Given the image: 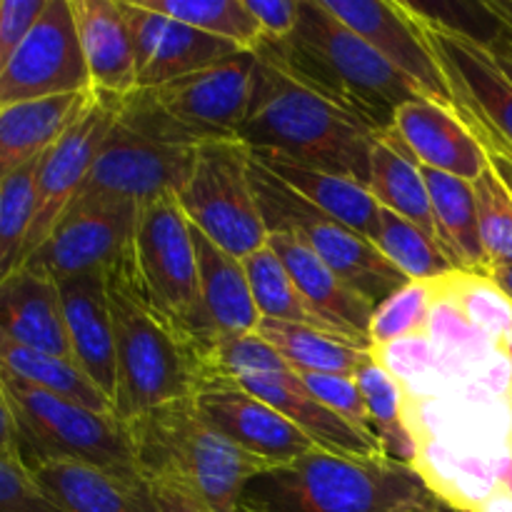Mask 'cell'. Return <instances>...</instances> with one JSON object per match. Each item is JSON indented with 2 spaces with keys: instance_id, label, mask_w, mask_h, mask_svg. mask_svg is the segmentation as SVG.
Here are the masks:
<instances>
[{
  "instance_id": "6da1fadb",
  "label": "cell",
  "mask_w": 512,
  "mask_h": 512,
  "mask_svg": "<svg viewBox=\"0 0 512 512\" xmlns=\"http://www.w3.org/2000/svg\"><path fill=\"white\" fill-rule=\"evenodd\" d=\"M253 98L238 140L250 153L278 155L308 168L345 175L368 188L370 153L380 130L313 85L295 78L280 60L255 50Z\"/></svg>"
},
{
  "instance_id": "7a4b0ae2",
  "label": "cell",
  "mask_w": 512,
  "mask_h": 512,
  "mask_svg": "<svg viewBox=\"0 0 512 512\" xmlns=\"http://www.w3.org/2000/svg\"><path fill=\"white\" fill-rule=\"evenodd\" d=\"M105 290L118 363L115 415L128 423L173 400L195 398L213 380L208 355L150 305L133 250L105 270Z\"/></svg>"
},
{
  "instance_id": "3957f363",
  "label": "cell",
  "mask_w": 512,
  "mask_h": 512,
  "mask_svg": "<svg viewBox=\"0 0 512 512\" xmlns=\"http://www.w3.org/2000/svg\"><path fill=\"white\" fill-rule=\"evenodd\" d=\"M445 503L423 470L390 458L313 448L245 485V512H435Z\"/></svg>"
},
{
  "instance_id": "277c9868",
  "label": "cell",
  "mask_w": 512,
  "mask_h": 512,
  "mask_svg": "<svg viewBox=\"0 0 512 512\" xmlns=\"http://www.w3.org/2000/svg\"><path fill=\"white\" fill-rule=\"evenodd\" d=\"M258 48L380 133L393 128L400 105L423 98L368 40L335 18L323 0H300L293 35L278 43L263 40Z\"/></svg>"
},
{
  "instance_id": "5b68a950",
  "label": "cell",
  "mask_w": 512,
  "mask_h": 512,
  "mask_svg": "<svg viewBox=\"0 0 512 512\" xmlns=\"http://www.w3.org/2000/svg\"><path fill=\"white\" fill-rule=\"evenodd\" d=\"M125 425L140 478L185 490L208 512H240L245 485L270 468L213 428L195 398L165 403Z\"/></svg>"
},
{
  "instance_id": "8992f818",
  "label": "cell",
  "mask_w": 512,
  "mask_h": 512,
  "mask_svg": "<svg viewBox=\"0 0 512 512\" xmlns=\"http://www.w3.org/2000/svg\"><path fill=\"white\" fill-rule=\"evenodd\" d=\"M0 385L13 410L25 465L75 460L118 475H140L128 425L68 398L33 388L0 368Z\"/></svg>"
},
{
  "instance_id": "52a82bcc",
  "label": "cell",
  "mask_w": 512,
  "mask_h": 512,
  "mask_svg": "<svg viewBox=\"0 0 512 512\" xmlns=\"http://www.w3.org/2000/svg\"><path fill=\"white\" fill-rule=\"evenodd\" d=\"M133 260L150 305L210 355L218 333L200 298L193 233L178 195H163L140 205Z\"/></svg>"
},
{
  "instance_id": "ba28073f",
  "label": "cell",
  "mask_w": 512,
  "mask_h": 512,
  "mask_svg": "<svg viewBox=\"0 0 512 512\" xmlns=\"http://www.w3.org/2000/svg\"><path fill=\"white\" fill-rule=\"evenodd\" d=\"M250 178H253L255 198H258L268 235L290 233L303 240L310 250H315L318 258H323L345 283L353 285L375 308L395 290L410 283L380 253L378 245L308 203L278 175L270 173L258 158H253V153H250Z\"/></svg>"
},
{
  "instance_id": "9c48e42d",
  "label": "cell",
  "mask_w": 512,
  "mask_h": 512,
  "mask_svg": "<svg viewBox=\"0 0 512 512\" xmlns=\"http://www.w3.org/2000/svg\"><path fill=\"white\" fill-rule=\"evenodd\" d=\"M178 203L190 225L233 258L245 260L268 243L250 178V150L238 138L200 145Z\"/></svg>"
},
{
  "instance_id": "30bf717a",
  "label": "cell",
  "mask_w": 512,
  "mask_h": 512,
  "mask_svg": "<svg viewBox=\"0 0 512 512\" xmlns=\"http://www.w3.org/2000/svg\"><path fill=\"white\" fill-rule=\"evenodd\" d=\"M138 208V203L110 195H78L23 265L55 283L83 273H105L133 250Z\"/></svg>"
},
{
  "instance_id": "8fae6325",
  "label": "cell",
  "mask_w": 512,
  "mask_h": 512,
  "mask_svg": "<svg viewBox=\"0 0 512 512\" xmlns=\"http://www.w3.org/2000/svg\"><path fill=\"white\" fill-rule=\"evenodd\" d=\"M93 90L70 0H48L0 75V108Z\"/></svg>"
},
{
  "instance_id": "7c38bea8",
  "label": "cell",
  "mask_w": 512,
  "mask_h": 512,
  "mask_svg": "<svg viewBox=\"0 0 512 512\" xmlns=\"http://www.w3.org/2000/svg\"><path fill=\"white\" fill-rule=\"evenodd\" d=\"M458 103V113L485 148L512 153V80L485 45L420 18Z\"/></svg>"
},
{
  "instance_id": "4fadbf2b",
  "label": "cell",
  "mask_w": 512,
  "mask_h": 512,
  "mask_svg": "<svg viewBox=\"0 0 512 512\" xmlns=\"http://www.w3.org/2000/svg\"><path fill=\"white\" fill-rule=\"evenodd\" d=\"M325 8L350 30L368 40L425 100L458 113L448 78L438 63L428 33L408 3L393 0H323ZM460 115V113H458Z\"/></svg>"
},
{
  "instance_id": "5bb4252c",
  "label": "cell",
  "mask_w": 512,
  "mask_h": 512,
  "mask_svg": "<svg viewBox=\"0 0 512 512\" xmlns=\"http://www.w3.org/2000/svg\"><path fill=\"white\" fill-rule=\"evenodd\" d=\"M195 155L198 148L153 143L115 120L78 195H110L138 205L180 195L193 173Z\"/></svg>"
},
{
  "instance_id": "9a60e30c",
  "label": "cell",
  "mask_w": 512,
  "mask_h": 512,
  "mask_svg": "<svg viewBox=\"0 0 512 512\" xmlns=\"http://www.w3.org/2000/svg\"><path fill=\"white\" fill-rule=\"evenodd\" d=\"M120 98L123 95L98 93L83 118L40 155L35 173V218L25 240L23 263L45 243L60 215L83 188L100 145L118 120Z\"/></svg>"
},
{
  "instance_id": "2e32d148",
  "label": "cell",
  "mask_w": 512,
  "mask_h": 512,
  "mask_svg": "<svg viewBox=\"0 0 512 512\" xmlns=\"http://www.w3.org/2000/svg\"><path fill=\"white\" fill-rule=\"evenodd\" d=\"M255 63V50H238L210 68L150 90L180 123L213 140L238 138L253 98Z\"/></svg>"
},
{
  "instance_id": "e0dca14e",
  "label": "cell",
  "mask_w": 512,
  "mask_h": 512,
  "mask_svg": "<svg viewBox=\"0 0 512 512\" xmlns=\"http://www.w3.org/2000/svg\"><path fill=\"white\" fill-rule=\"evenodd\" d=\"M130 28L138 88H160L238 53V45L215 38L188 23L143 8L138 0H120Z\"/></svg>"
},
{
  "instance_id": "ac0fdd59",
  "label": "cell",
  "mask_w": 512,
  "mask_h": 512,
  "mask_svg": "<svg viewBox=\"0 0 512 512\" xmlns=\"http://www.w3.org/2000/svg\"><path fill=\"white\" fill-rule=\"evenodd\" d=\"M195 405L230 443L253 458H260L270 468L293 463L315 448L285 415L248 393L238 380H210L198 390Z\"/></svg>"
},
{
  "instance_id": "d6986e66",
  "label": "cell",
  "mask_w": 512,
  "mask_h": 512,
  "mask_svg": "<svg viewBox=\"0 0 512 512\" xmlns=\"http://www.w3.org/2000/svg\"><path fill=\"white\" fill-rule=\"evenodd\" d=\"M238 383L255 398L285 415L315 448L335 455H353V458H385L380 440L375 435H365L328 405L320 403L305 388L295 368L288 373L250 375V378H240Z\"/></svg>"
},
{
  "instance_id": "ffe728a7",
  "label": "cell",
  "mask_w": 512,
  "mask_h": 512,
  "mask_svg": "<svg viewBox=\"0 0 512 512\" xmlns=\"http://www.w3.org/2000/svg\"><path fill=\"white\" fill-rule=\"evenodd\" d=\"M393 130L408 145L420 165L458 175L463 180H478L488 170V150L480 143L463 115L433 103V100H410L395 113Z\"/></svg>"
},
{
  "instance_id": "44dd1931",
  "label": "cell",
  "mask_w": 512,
  "mask_h": 512,
  "mask_svg": "<svg viewBox=\"0 0 512 512\" xmlns=\"http://www.w3.org/2000/svg\"><path fill=\"white\" fill-rule=\"evenodd\" d=\"M268 245L283 260L290 278L295 280L310 310L333 333L345 335V338H353L355 343L373 348L368 338V328L375 305L370 300H365L353 285L345 283L323 258L315 255V250H310L295 235L270 233Z\"/></svg>"
},
{
  "instance_id": "7402d4cb",
  "label": "cell",
  "mask_w": 512,
  "mask_h": 512,
  "mask_svg": "<svg viewBox=\"0 0 512 512\" xmlns=\"http://www.w3.org/2000/svg\"><path fill=\"white\" fill-rule=\"evenodd\" d=\"M38 488L63 512H163L153 485L75 460L28 465Z\"/></svg>"
},
{
  "instance_id": "603a6c76",
  "label": "cell",
  "mask_w": 512,
  "mask_h": 512,
  "mask_svg": "<svg viewBox=\"0 0 512 512\" xmlns=\"http://www.w3.org/2000/svg\"><path fill=\"white\" fill-rule=\"evenodd\" d=\"M58 290L73 360L113 403L118 388V363L105 273H83L60 280Z\"/></svg>"
},
{
  "instance_id": "cb8c5ba5",
  "label": "cell",
  "mask_w": 512,
  "mask_h": 512,
  "mask_svg": "<svg viewBox=\"0 0 512 512\" xmlns=\"http://www.w3.org/2000/svg\"><path fill=\"white\" fill-rule=\"evenodd\" d=\"M0 333L25 348L73 360L58 283L25 265L0 280Z\"/></svg>"
},
{
  "instance_id": "d4e9b609",
  "label": "cell",
  "mask_w": 512,
  "mask_h": 512,
  "mask_svg": "<svg viewBox=\"0 0 512 512\" xmlns=\"http://www.w3.org/2000/svg\"><path fill=\"white\" fill-rule=\"evenodd\" d=\"M98 93L53 95L0 108V180L38 160L95 103Z\"/></svg>"
},
{
  "instance_id": "484cf974",
  "label": "cell",
  "mask_w": 512,
  "mask_h": 512,
  "mask_svg": "<svg viewBox=\"0 0 512 512\" xmlns=\"http://www.w3.org/2000/svg\"><path fill=\"white\" fill-rule=\"evenodd\" d=\"M90 83L98 93L128 95L138 88L135 53L120 0H70Z\"/></svg>"
},
{
  "instance_id": "4316f807",
  "label": "cell",
  "mask_w": 512,
  "mask_h": 512,
  "mask_svg": "<svg viewBox=\"0 0 512 512\" xmlns=\"http://www.w3.org/2000/svg\"><path fill=\"white\" fill-rule=\"evenodd\" d=\"M253 158H258L270 173L278 175L285 185H290L295 193L303 195L308 203L323 210L325 215L360 233L370 243L378 240L380 205L373 198V193L358 180L308 168V165L293 163V160L278 158V155L253 153Z\"/></svg>"
},
{
  "instance_id": "83f0119b",
  "label": "cell",
  "mask_w": 512,
  "mask_h": 512,
  "mask_svg": "<svg viewBox=\"0 0 512 512\" xmlns=\"http://www.w3.org/2000/svg\"><path fill=\"white\" fill-rule=\"evenodd\" d=\"M190 233H193L195 260H198L200 298L218 338L233 333H255L263 318L255 308L243 260L225 253L193 225Z\"/></svg>"
},
{
  "instance_id": "f1b7e54d",
  "label": "cell",
  "mask_w": 512,
  "mask_h": 512,
  "mask_svg": "<svg viewBox=\"0 0 512 512\" xmlns=\"http://www.w3.org/2000/svg\"><path fill=\"white\" fill-rule=\"evenodd\" d=\"M420 168H423L425 185H428L430 210H433L440 248L445 250L455 270L485 278L488 260H485L483 243H480L478 203H475L473 183L458 178V175L440 173L428 165H420Z\"/></svg>"
},
{
  "instance_id": "f546056e",
  "label": "cell",
  "mask_w": 512,
  "mask_h": 512,
  "mask_svg": "<svg viewBox=\"0 0 512 512\" xmlns=\"http://www.w3.org/2000/svg\"><path fill=\"white\" fill-rule=\"evenodd\" d=\"M368 190L378 205L410 220L420 230L438 240L430 210L428 185H425L420 160L408 150L393 128L378 135L370 153ZM440 245V243H438Z\"/></svg>"
},
{
  "instance_id": "4dcf8cb0",
  "label": "cell",
  "mask_w": 512,
  "mask_h": 512,
  "mask_svg": "<svg viewBox=\"0 0 512 512\" xmlns=\"http://www.w3.org/2000/svg\"><path fill=\"white\" fill-rule=\"evenodd\" d=\"M258 333L300 373L355 375L375 358V350L368 345L308 325L260 320Z\"/></svg>"
},
{
  "instance_id": "1f68e13d",
  "label": "cell",
  "mask_w": 512,
  "mask_h": 512,
  "mask_svg": "<svg viewBox=\"0 0 512 512\" xmlns=\"http://www.w3.org/2000/svg\"><path fill=\"white\" fill-rule=\"evenodd\" d=\"M0 368H5L10 375L33 385V388L48 390V393L60 395V398L73 400V403L95 410V413L115 415L113 403L78 368V363L58 358V355L25 348V345H18L10 338H5L3 333H0Z\"/></svg>"
},
{
  "instance_id": "d6a6232c",
  "label": "cell",
  "mask_w": 512,
  "mask_h": 512,
  "mask_svg": "<svg viewBox=\"0 0 512 512\" xmlns=\"http://www.w3.org/2000/svg\"><path fill=\"white\" fill-rule=\"evenodd\" d=\"M453 275L435 280H410L373 310L368 338L375 355L380 348L398 340L428 338L433 330V313L440 300L450 293Z\"/></svg>"
},
{
  "instance_id": "836d02e7",
  "label": "cell",
  "mask_w": 512,
  "mask_h": 512,
  "mask_svg": "<svg viewBox=\"0 0 512 512\" xmlns=\"http://www.w3.org/2000/svg\"><path fill=\"white\" fill-rule=\"evenodd\" d=\"M355 380H358L360 393L368 405L370 423H373L375 435L383 445L385 458L413 465V460L418 458V443L413 440V433L405 423V398L398 380L380 363L378 355L355 373Z\"/></svg>"
},
{
  "instance_id": "e575fe53",
  "label": "cell",
  "mask_w": 512,
  "mask_h": 512,
  "mask_svg": "<svg viewBox=\"0 0 512 512\" xmlns=\"http://www.w3.org/2000/svg\"><path fill=\"white\" fill-rule=\"evenodd\" d=\"M243 265L260 318L280 320V323L308 325V328L333 333V330L310 310V305L305 303L303 293L298 290L295 280L290 278L283 260L275 255V250L270 248L268 243L260 250H255V253H250L248 258L243 260Z\"/></svg>"
},
{
  "instance_id": "d590c367",
  "label": "cell",
  "mask_w": 512,
  "mask_h": 512,
  "mask_svg": "<svg viewBox=\"0 0 512 512\" xmlns=\"http://www.w3.org/2000/svg\"><path fill=\"white\" fill-rule=\"evenodd\" d=\"M375 245L408 280H435L460 273L438 240L383 205H380V233Z\"/></svg>"
},
{
  "instance_id": "8d00e7d4",
  "label": "cell",
  "mask_w": 512,
  "mask_h": 512,
  "mask_svg": "<svg viewBox=\"0 0 512 512\" xmlns=\"http://www.w3.org/2000/svg\"><path fill=\"white\" fill-rule=\"evenodd\" d=\"M143 8L188 23L215 38L230 40L240 50H258L263 43L258 20L245 0H138Z\"/></svg>"
},
{
  "instance_id": "74e56055",
  "label": "cell",
  "mask_w": 512,
  "mask_h": 512,
  "mask_svg": "<svg viewBox=\"0 0 512 512\" xmlns=\"http://www.w3.org/2000/svg\"><path fill=\"white\" fill-rule=\"evenodd\" d=\"M38 160L0 180V280L13 275L23 265L25 240L35 218Z\"/></svg>"
},
{
  "instance_id": "f35d334b",
  "label": "cell",
  "mask_w": 512,
  "mask_h": 512,
  "mask_svg": "<svg viewBox=\"0 0 512 512\" xmlns=\"http://www.w3.org/2000/svg\"><path fill=\"white\" fill-rule=\"evenodd\" d=\"M478 203V228L485 260L490 268L512 265V195L490 168L473 180Z\"/></svg>"
},
{
  "instance_id": "ab89813d",
  "label": "cell",
  "mask_w": 512,
  "mask_h": 512,
  "mask_svg": "<svg viewBox=\"0 0 512 512\" xmlns=\"http://www.w3.org/2000/svg\"><path fill=\"white\" fill-rule=\"evenodd\" d=\"M210 373L215 378H250V375H273L288 373L293 365L268 343L263 335L255 333H233L220 335L208 355Z\"/></svg>"
},
{
  "instance_id": "60d3db41",
  "label": "cell",
  "mask_w": 512,
  "mask_h": 512,
  "mask_svg": "<svg viewBox=\"0 0 512 512\" xmlns=\"http://www.w3.org/2000/svg\"><path fill=\"white\" fill-rule=\"evenodd\" d=\"M118 123L130 128L133 133L143 135V138L153 140L160 145H178V148H200V145L210 143L200 130L190 128V125L180 123L178 118L168 113L163 105L155 100L153 90L135 88L133 93L120 98L118 108Z\"/></svg>"
},
{
  "instance_id": "b9f144b4",
  "label": "cell",
  "mask_w": 512,
  "mask_h": 512,
  "mask_svg": "<svg viewBox=\"0 0 512 512\" xmlns=\"http://www.w3.org/2000/svg\"><path fill=\"white\" fill-rule=\"evenodd\" d=\"M298 375L305 383V388H308L320 403L328 405L330 410H335L340 418H345L350 425L363 430L365 435H375L373 423H370L368 405H365V398L363 393H360V385L358 380H355V375L300 373V370ZM375 438H378V435H375Z\"/></svg>"
},
{
  "instance_id": "7bdbcfd3",
  "label": "cell",
  "mask_w": 512,
  "mask_h": 512,
  "mask_svg": "<svg viewBox=\"0 0 512 512\" xmlns=\"http://www.w3.org/2000/svg\"><path fill=\"white\" fill-rule=\"evenodd\" d=\"M0 512H63L38 488L23 458L0 455Z\"/></svg>"
},
{
  "instance_id": "ee69618b",
  "label": "cell",
  "mask_w": 512,
  "mask_h": 512,
  "mask_svg": "<svg viewBox=\"0 0 512 512\" xmlns=\"http://www.w3.org/2000/svg\"><path fill=\"white\" fill-rule=\"evenodd\" d=\"M45 3L48 0H3L0 5V75L18 53L20 43L30 33L35 20L40 18Z\"/></svg>"
},
{
  "instance_id": "f6af8a7d",
  "label": "cell",
  "mask_w": 512,
  "mask_h": 512,
  "mask_svg": "<svg viewBox=\"0 0 512 512\" xmlns=\"http://www.w3.org/2000/svg\"><path fill=\"white\" fill-rule=\"evenodd\" d=\"M250 15L258 20L263 40H285L293 35L300 18V0H245Z\"/></svg>"
},
{
  "instance_id": "bcb514c9",
  "label": "cell",
  "mask_w": 512,
  "mask_h": 512,
  "mask_svg": "<svg viewBox=\"0 0 512 512\" xmlns=\"http://www.w3.org/2000/svg\"><path fill=\"white\" fill-rule=\"evenodd\" d=\"M153 490L163 512H208L185 490L168 488V485H153Z\"/></svg>"
},
{
  "instance_id": "7dc6e473",
  "label": "cell",
  "mask_w": 512,
  "mask_h": 512,
  "mask_svg": "<svg viewBox=\"0 0 512 512\" xmlns=\"http://www.w3.org/2000/svg\"><path fill=\"white\" fill-rule=\"evenodd\" d=\"M0 455H15L20 458V438L18 425H15L13 410L5 400L3 385H0Z\"/></svg>"
},
{
  "instance_id": "c3c4849f",
  "label": "cell",
  "mask_w": 512,
  "mask_h": 512,
  "mask_svg": "<svg viewBox=\"0 0 512 512\" xmlns=\"http://www.w3.org/2000/svg\"><path fill=\"white\" fill-rule=\"evenodd\" d=\"M488 50L495 58V63L500 65V70L512 80V30L503 25V30H500V33L495 35L493 43L488 45Z\"/></svg>"
},
{
  "instance_id": "681fc988",
  "label": "cell",
  "mask_w": 512,
  "mask_h": 512,
  "mask_svg": "<svg viewBox=\"0 0 512 512\" xmlns=\"http://www.w3.org/2000/svg\"><path fill=\"white\" fill-rule=\"evenodd\" d=\"M485 150H488L490 168L495 170V175L503 180L505 188H508L512 195V153H505V150H498V148H485Z\"/></svg>"
},
{
  "instance_id": "f907efd6",
  "label": "cell",
  "mask_w": 512,
  "mask_h": 512,
  "mask_svg": "<svg viewBox=\"0 0 512 512\" xmlns=\"http://www.w3.org/2000/svg\"><path fill=\"white\" fill-rule=\"evenodd\" d=\"M485 280L490 283V288L498 290V293L512 305V265H503V268H490L488 273H485Z\"/></svg>"
},
{
  "instance_id": "816d5d0a",
  "label": "cell",
  "mask_w": 512,
  "mask_h": 512,
  "mask_svg": "<svg viewBox=\"0 0 512 512\" xmlns=\"http://www.w3.org/2000/svg\"><path fill=\"white\" fill-rule=\"evenodd\" d=\"M485 5L505 28L512 30V0H485Z\"/></svg>"
},
{
  "instance_id": "f5cc1de1",
  "label": "cell",
  "mask_w": 512,
  "mask_h": 512,
  "mask_svg": "<svg viewBox=\"0 0 512 512\" xmlns=\"http://www.w3.org/2000/svg\"><path fill=\"white\" fill-rule=\"evenodd\" d=\"M498 348L510 363V403H512V335L510 333H500L498 335Z\"/></svg>"
},
{
  "instance_id": "db71d44e",
  "label": "cell",
  "mask_w": 512,
  "mask_h": 512,
  "mask_svg": "<svg viewBox=\"0 0 512 512\" xmlns=\"http://www.w3.org/2000/svg\"><path fill=\"white\" fill-rule=\"evenodd\" d=\"M435 512H465V510H458V508H453V505H448V503H440V508L435 510Z\"/></svg>"
},
{
  "instance_id": "11a10c76",
  "label": "cell",
  "mask_w": 512,
  "mask_h": 512,
  "mask_svg": "<svg viewBox=\"0 0 512 512\" xmlns=\"http://www.w3.org/2000/svg\"><path fill=\"white\" fill-rule=\"evenodd\" d=\"M0 5H3V0H0Z\"/></svg>"
},
{
  "instance_id": "9f6ffc18",
  "label": "cell",
  "mask_w": 512,
  "mask_h": 512,
  "mask_svg": "<svg viewBox=\"0 0 512 512\" xmlns=\"http://www.w3.org/2000/svg\"><path fill=\"white\" fill-rule=\"evenodd\" d=\"M240 512H245V510H240Z\"/></svg>"
}]
</instances>
